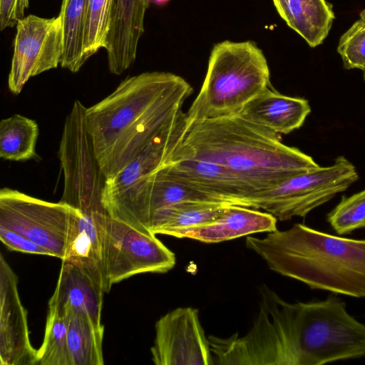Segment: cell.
Returning a JSON list of instances; mask_svg holds the SVG:
<instances>
[{
	"mask_svg": "<svg viewBox=\"0 0 365 365\" xmlns=\"http://www.w3.org/2000/svg\"><path fill=\"white\" fill-rule=\"evenodd\" d=\"M260 295L252 327L230 337L238 365H322L365 357V324L336 296L290 303L266 285Z\"/></svg>",
	"mask_w": 365,
	"mask_h": 365,
	"instance_id": "6da1fadb",
	"label": "cell"
},
{
	"mask_svg": "<svg viewBox=\"0 0 365 365\" xmlns=\"http://www.w3.org/2000/svg\"><path fill=\"white\" fill-rule=\"evenodd\" d=\"M192 91L180 76L145 72L126 78L109 96L86 108V128L106 180L173 119Z\"/></svg>",
	"mask_w": 365,
	"mask_h": 365,
	"instance_id": "7a4b0ae2",
	"label": "cell"
},
{
	"mask_svg": "<svg viewBox=\"0 0 365 365\" xmlns=\"http://www.w3.org/2000/svg\"><path fill=\"white\" fill-rule=\"evenodd\" d=\"M175 152L227 168L255 192L320 167L311 156L284 144L280 134L239 114L187 124Z\"/></svg>",
	"mask_w": 365,
	"mask_h": 365,
	"instance_id": "3957f363",
	"label": "cell"
},
{
	"mask_svg": "<svg viewBox=\"0 0 365 365\" xmlns=\"http://www.w3.org/2000/svg\"><path fill=\"white\" fill-rule=\"evenodd\" d=\"M245 245L271 270L312 289L365 298V240L332 235L297 223L264 237H247Z\"/></svg>",
	"mask_w": 365,
	"mask_h": 365,
	"instance_id": "277c9868",
	"label": "cell"
},
{
	"mask_svg": "<svg viewBox=\"0 0 365 365\" xmlns=\"http://www.w3.org/2000/svg\"><path fill=\"white\" fill-rule=\"evenodd\" d=\"M270 85L267 58L255 42H220L211 51L204 81L186 113L187 124L239 114Z\"/></svg>",
	"mask_w": 365,
	"mask_h": 365,
	"instance_id": "5b68a950",
	"label": "cell"
},
{
	"mask_svg": "<svg viewBox=\"0 0 365 365\" xmlns=\"http://www.w3.org/2000/svg\"><path fill=\"white\" fill-rule=\"evenodd\" d=\"M358 178L355 166L339 156L330 166L294 175L276 187L255 192L244 206L264 210L281 221L305 217L346 190Z\"/></svg>",
	"mask_w": 365,
	"mask_h": 365,
	"instance_id": "8992f818",
	"label": "cell"
},
{
	"mask_svg": "<svg viewBox=\"0 0 365 365\" xmlns=\"http://www.w3.org/2000/svg\"><path fill=\"white\" fill-rule=\"evenodd\" d=\"M105 292L135 274L165 273L175 265V254L155 235L105 215L100 222Z\"/></svg>",
	"mask_w": 365,
	"mask_h": 365,
	"instance_id": "52a82bcc",
	"label": "cell"
},
{
	"mask_svg": "<svg viewBox=\"0 0 365 365\" xmlns=\"http://www.w3.org/2000/svg\"><path fill=\"white\" fill-rule=\"evenodd\" d=\"M74 208L50 202L9 187L0 190V225L64 258Z\"/></svg>",
	"mask_w": 365,
	"mask_h": 365,
	"instance_id": "ba28073f",
	"label": "cell"
},
{
	"mask_svg": "<svg viewBox=\"0 0 365 365\" xmlns=\"http://www.w3.org/2000/svg\"><path fill=\"white\" fill-rule=\"evenodd\" d=\"M8 86L19 94L29 79L61 64L63 36L59 16L43 18L30 14L16 26Z\"/></svg>",
	"mask_w": 365,
	"mask_h": 365,
	"instance_id": "9c48e42d",
	"label": "cell"
},
{
	"mask_svg": "<svg viewBox=\"0 0 365 365\" xmlns=\"http://www.w3.org/2000/svg\"><path fill=\"white\" fill-rule=\"evenodd\" d=\"M150 351L156 365H212L208 337L201 325L198 309L179 307L156 322Z\"/></svg>",
	"mask_w": 365,
	"mask_h": 365,
	"instance_id": "30bf717a",
	"label": "cell"
},
{
	"mask_svg": "<svg viewBox=\"0 0 365 365\" xmlns=\"http://www.w3.org/2000/svg\"><path fill=\"white\" fill-rule=\"evenodd\" d=\"M18 278L0 255V364L36 365L31 344L27 312L18 292Z\"/></svg>",
	"mask_w": 365,
	"mask_h": 365,
	"instance_id": "8fae6325",
	"label": "cell"
},
{
	"mask_svg": "<svg viewBox=\"0 0 365 365\" xmlns=\"http://www.w3.org/2000/svg\"><path fill=\"white\" fill-rule=\"evenodd\" d=\"M158 170L217 202L244 206L245 201L255 192L227 168L213 162L181 155L175 150L172 160Z\"/></svg>",
	"mask_w": 365,
	"mask_h": 365,
	"instance_id": "7c38bea8",
	"label": "cell"
},
{
	"mask_svg": "<svg viewBox=\"0 0 365 365\" xmlns=\"http://www.w3.org/2000/svg\"><path fill=\"white\" fill-rule=\"evenodd\" d=\"M187 127L186 113L173 119L115 176L107 179L103 202L120 194L142 178L169 163L182 143Z\"/></svg>",
	"mask_w": 365,
	"mask_h": 365,
	"instance_id": "4fadbf2b",
	"label": "cell"
},
{
	"mask_svg": "<svg viewBox=\"0 0 365 365\" xmlns=\"http://www.w3.org/2000/svg\"><path fill=\"white\" fill-rule=\"evenodd\" d=\"M150 0H115L106 51L109 71L120 75L135 62Z\"/></svg>",
	"mask_w": 365,
	"mask_h": 365,
	"instance_id": "5bb4252c",
	"label": "cell"
},
{
	"mask_svg": "<svg viewBox=\"0 0 365 365\" xmlns=\"http://www.w3.org/2000/svg\"><path fill=\"white\" fill-rule=\"evenodd\" d=\"M277 219L257 209L230 205L215 220L173 232L171 236L217 243L259 232L276 230Z\"/></svg>",
	"mask_w": 365,
	"mask_h": 365,
	"instance_id": "9a60e30c",
	"label": "cell"
},
{
	"mask_svg": "<svg viewBox=\"0 0 365 365\" xmlns=\"http://www.w3.org/2000/svg\"><path fill=\"white\" fill-rule=\"evenodd\" d=\"M58 279L48 306L61 312L76 310L90 319L98 328L102 325L101 309L104 290L81 267L61 260Z\"/></svg>",
	"mask_w": 365,
	"mask_h": 365,
	"instance_id": "2e32d148",
	"label": "cell"
},
{
	"mask_svg": "<svg viewBox=\"0 0 365 365\" xmlns=\"http://www.w3.org/2000/svg\"><path fill=\"white\" fill-rule=\"evenodd\" d=\"M310 112L307 100L283 95L270 85L248 102L239 115L276 133L288 134L299 128Z\"/></svg>",
	"mask_w": 365,
	"mask_h": 365,
	"instance_id": "e0dca14e",
	"label": "cell"
},
{
	"mask_svg": "<svg viewBox=\"0 0 365 365\" xmlns=\"http://www.w3.org/2000/svg\"><path fill=\"white\" fill-rule=\"evenodd\" d=\"M105 215H86L74 209L64 258L84 269L105 292L100 222Z\"/></svg>",
	"mask_w": 365,
	"mask_h": 365,
	"instance_id": "ac0fdd59",
	"label": "cell"
},
{
	"mask_svg": "<svg viewBox=\"0 0 365 365\" xmlns=\"http://www.w3.org/2000/svg\"><path fill=\"white\" fill-rule=\"evenodd\" d=\"M277 11L312 48L323 43L335 19L332 5L326 0H284Z\"/></svg>",
	"mask_w": 365,
	"mask_h": 365,
	"instance_id": "d6986e66",
	"label": "cell"
},
{
	"mask_svg": "<svg viewBox=\"0 0 365 365\" xmlns=\"http://www.w3.org/2000/svg\"><path fill=\"white\" fill-rule=\"evenodd\" d=\"M215 201H184L161 209L150 218V231L170 235L177 231L207 223L220 217L228 205Z\"/></svg>",
	"mask_w": 365,
	"mask_h": 365,
	"instance_id": "ffe728a7",
	"label": "cell"
},
{
	"mask_svg": "<svg viewBox=\"0 0 365 365\" xmlns=\"http://www.w3.org/2000/svg\"><path fill=\"white\" fill-rule=\"evenodd\" d=\"M65 312L71 365H103L104 328L96 327L88 317L76 310Z\"/></svg>",
	"mask_w": 365,
	"mask_h": 365,
	"instance_id": "44dd1931",
	"label": "cell"
},
{
	"mask_svg": "<svg viewBox=\"0 0 365 365\" xmlns=\"http://www.w3.org/2000/svg\"><path fill=\"white\" fill-rule=\"evenodd\" d=\"M88 1L63 0L58 14L63 36V52L60 65L72 73L78 72L87 61L84 38Z\"/></svg>",
	"mask_w": 365,
	"mask_h": 365,
	"instance_id": "7402d4cb",
	"label": "cell"
},
{
	"mask_svg": "<svg viewBox=\"0 0 365 365\" xmlns=\"http://www.w3.org/2000/svg\"><path fill=\"white\" fill-rule=\"evenodd\" d=\"M38 126L35 120L15 114L0 122V157L25 161L37 157Z\"/></svg>",
	"mask_w": 365,
	"mask_h": 365,
	"instance_id": "603a6c76",
	"label": "cell"
},
{
	"mask_svg": "<svg viewBox=\"0 0 365 365\" xmlns=\"http://www.w3.org/2000/svg\"><path fill=\"white\" fill-rule=\"evenodd\" d=\"M37 364L71 365L67 340L66 312L48 306L44 337L37 350Z\"/></svg>",
	"mask_w": 365,
	"mask_h": 365,
	"instance_id": "cb8c5ba5",
	"label": "cell"
},
{
	"mask_svg": "<svg viewBox=\"0 0 365 365\" xmlns=\"http://www.w3.org/2000/svg\"><path fill=\"white\" fill-rule=\"evenodd\" d=\"M115 0H89L85 29L86 59L106 48L110 29Z\"/></svg>",
	"mask_w": 365,
	"mask_h": 365,
	"instance_id": "d4e9b609",
	"label": "cell"
},
{
	"mask_svg": "<svg viewBox=\"0 0 365 365\" xmlns=\"http://www.w3.org/2000/svg\"><path fill=\"white\" fill-rule=\"evenodd\" d=\"M327 220L339 235H345L365 227V190L340 202L327 215Z\"/></svg>",
	"mask_w": 365,
	"mask_h": 365,
	"instance_id": "484cf974",
	"label": "cell"
},
{
	"mask_svg": "<svg viewBox=\"0 0 365 365\" xmlns=\"http://www.w3.org/2000/svg\"><path fill=\"white\" fill-rule=\"evenodd\" d=\"M337 52L344 68H365V24L360 19L341 36Z\"/></svg>",
	"mask_w": 365,
	"mask_h": 365,
	"instance_id": "4316f807",
	"label": "cell"
},
{
	"mask_svg": "<svg viewBox=\"0 0 365 365\" xmlns=\"http://www.w3.org/2000/svg\"><path fill=\"white\" fill-rule=\"evenodd\" d=\"M0 240L10 250L51 256L48 250L1 225H0Z\"/></svg>",
	"mask_w": 365,
	"mask_h": 365,
	"instance_id": "83f0119b",
	"label": "cell"
},
{
	"mask_svg": "<svg viewBox=\"0 0 365 365\" xmlns=\"http://www.w3.org/2000/svg\"><path fill=\"white\" fill-rule=\"evenodd\" d=\"M29 0H0V29L13 28L25 17Z\"/></svg>",
	"mask_w": 365,
	"mask_h": 365,
	"instance_id": "f1b7e54d",
	"label": "cell"
},
{
	"mask_svg": "<svg viewBox=\"0 0 365 365\" xmlns=\"http://www.w3.org/2000/svg\"><path fill=\"white\" fill-rule=\"evenodd\" d=\"M276 9H279L284 0H272Z\"/></svg>",
	"mask_w": 365,
	"mask_h": 365,
	"instance_id": "f546056e",
	"label": "cell"
},
{
	"mask_svg": "<svg viewBox=\"0 0 365 365\" xmlns=\"http://www.w3.org/2000/svg\"><path fill=\"white\" fill-rule=\"evenodd\" d=\"M359 17V19L365 24V9L361 11Z\"/></svg>",
	"mask_w": 365,
	"mask_h": 365,
	"instance_id": "4dcf8cb0",
	"label": "cell"
},
{
	"mask_svg": "<svg viewBox=\"0 0 365 365\" xmlns=\"http://www.w3.org/2000/svg\"><path fill=\"white\" fill-rule=\"evenodd\" d=\"M158 3L163 4L165 2H167L168 0H155Z\"/></svg>",
	"mask_w": 365,
	"mask_h": 365,
	"instance_id": "1f68e13d",
	"label": "cell"
},
{
	"mask_svg": "<svg viewBox=\"0 0 365 365\" xmlns=\"http://www.w3.org/2000/svg\"><path fill=\"white\" fill-rule=\"evenodd\" d=\"M363 77L365 81V68L363 70Z\"/></svg>",
	"mask_w": 365,
	"mask_h": 365,
	"instance_id": "d6a6232c",
	"label": "cell"
}]
</instances>
